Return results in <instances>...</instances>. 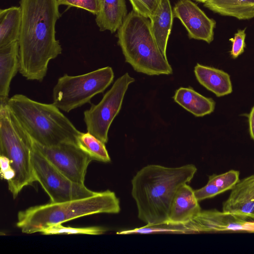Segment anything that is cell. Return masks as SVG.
I'll return each mask as SVG.
<instances>
[{
    "label": "cell",
    "instance_id": "cell-1",
    "mask_svg": "<svg viewBox=\"0 0 254 254\" xmlns=\"http://www.w3.org/2000/svg\"><path fill=\"white\" fill-rule=\"evenodd\" d=\"M22 20L19 39L20 73L26 79L43 81L49 63L62 52L56 37L61 14L57 0H20Z\"/></svg>",
    "mask_w": 254,
    "mask_h": 254
},
{
    "label": "cell",
    "instance_id": "cell-2",
    "mask_svg": "<svg viewBox=\"0 0 254 254\" xmlns=\"http://www.w3.org/2000/svg\"><path fill=\"white\" fill-rule=\"evenodd\" d=\"M196 171L192 164L176 167L150 164L142 167L131 181V194L138 219L149 226L167 224L176 193L192 180Z\"/></svg>",
    "mask_w": 254,
    "mask_h": 254
},
{
    "label": "cell",
    "instance_id": "cell-3",
    "mask_svg": "<svg viewBox=\"0 0 254 254\" xmlns=\"http://www.w3.org/2000/svg\"><path fill=\"white\" fill-rule=\"evenodd\" d=\"M7 106L36 143L48 147L64 143L77 145L81 131L53 103H40L17 94L9 98Z\"/></svg>",
    "mask_w": 254,
    "mask_h": 254
},
{
    "label": "cell",
    "instance_id": "cell-4",
    "mask_svg": "<svg viewBox=\"0 0 254 254\" xmlns=\"http://www.w3.org/2000/svg\"><path fill=\"white\" fill-rule=\"evenodd\" d=\"M120 211L119 198L114 191L107 190L88 197L58 203L50 202L20 211L16 226L23 233H40L49 226L83 216L117 214Z\"/></svg>",
    "mask_w": 254,
    "mask_h": 254
},
{
    "label": "cell",
    "instance_id": "cell-5",
    "mask_svg": "<svg viewBox=\"0 0 254 254\" xmlns=\"http://www.w3.org/2000/svg\"><path fill=\"white\" fill-rule=\"evenodd\" d=\"M117 32L118 43L125 61L134 70L148 75L172 74L173 69L155 41L147 18L132 10Z\"/></svg>",
    "mask_w": 254,
    "mask_h": 254
},
{
    "label": "cell",
    "instance_id": "cell-6",
    "mask_svg": "<svg viewBox=\"0 0 254 254\" xmlns=\"http://www.w3.org/2000/svg\"><path fill=\"white\" fill-rule=\"evenodd\" d=\"M33 140L9 110L7 103L0 102V154L7 157L15 176L7 182L15 198L22 189L36 181L33 168Z\"/></svg>",
    "mask_w": 254,
    "mask_h": 254
},
{
    "label": "cell",
    "instance_id": "cell-7",
    "mask_svg": "<svg viewBox=\"0 0 254 254\" xmlns=\"http://www.w3.org/2000/svg\"><path fill=\"white\" fill-rule=\"evenodd\" d=\"M114 77L112 68L106 66L81 75L64 74L58 79L52 92L53 104L65 112L90 103L103 93Z\"/></svg>",
    "mask_w": 254,
    "mask_h": 254
},
{
    "label": "cell",
    "instance_id": "cell-8",
    "mask_svg": "<svg viewBox=\"0 0 254 254\" xmlns=\"http://www.w3.org/2000/svg\"><path fill=\"white\" fill-rule=\"evenodd\" d=\"M134 81L128 73L119 77L97 104H92L83 113L87 131L104 143L108 141V131L119 114L125 95L130 84Z\"/></svg>",
    "mask_w": 254,
    "mask_h": 254
},
{
    "label": "cell",
    "instance_id": "cell-9",
    "mask_svg": "<svg viewBox=\"0 0 254 254\" xmlns=\"http://www.w3.org/2000/svg\"><path fill=\"white\" fill-rule=\"evenodd\" d=\"M32 164L36 181L39 182L50 198L58 203L88 197L97 192L84 184L75 183L55 168L33 147Z\"/></svg>",
    "mask_w": 254,
    "mask_h": 254
},
{
    "label": "cell",
    "instance_id": "cell-10",
    "mask_svg": "<svg viewBox=\"0 0 254 254\" xmlns=\"http://www.w3.org/2000/svg\"><path fill=\"white\" fill-rule=\"evenodd\" d=\"M178 234H194L223 232L254 233V215L219 211L201 210L194 218L186 224L175 227Z\"/></svg>",
    "mask_w": 254,
    "mask_h": 254
},
{
    "label": "cell",
    "instance_id": "cell-11",
    "mask_svg": "<svg viewBox=\"0 0 254 254\" xmlns=\"http://www.w3.org/2000/svg\"><path fill=\"white\" fill-rule=\"evenodd\" d=\"M33 145L34 148L69 179L78 184H84L88 166L93 159L76 144L64 143L48 147L33 141Z\"/></svg>",
    "mask_w": 254,
    "mask_h": 254
},
{
    "label": "cell",
    "instance_id": "cell-12",
    "mask_svg": "<svg viewBox=\"0 0 254 254\" xmlns=\"http://www.w3.org/2000/svg\"><path fill=\"white\" fill-rule=\"evenodd\" d=\"M174 17L178 18L187 30L190 39L210 44L214 39L216 21L190 0H179L173 8Z\"/></svg>",
    "mask_w": 254,
    "mask_h": 254
},
{
    "label": "cell",
    "instance_id": "cell-13",
    "mask_svg": "<svg viewBox=\"0 0 254 254\" xmlns=\"http://www.w3.org/2000/svg\"><path fill=\"white\" fill-rule=\"evenodd\" d=\"M201 211L194 190L188 184L177 191L172 201L167 224H186L196 217Z\"/></svg>",
    "mask_w": 254,
    "mask_h": 254
},
{
    "label": "cell",
    "instance_id": "cell-14",
    "mask_svg": "<svg viewBox=\"0 0 254 254\" xmlns=\"http://www.w3.org/2000/svg\"><path fill=\"white\" fill-rule=\"evenodd\" d=\"M222 211L254 215V174L235 185L223 203Z\"/></svg>",
    "mask_w": 254,
    "mask_h": 254
},
{
    "label": "cell",
    "instance_id": "cell-15",
    "mask_svg": "<svg viewBox=\"0 0 254 254\" xmlns=\"http://www.w3.org/2000/svg\"><path fill=\"white\" fill-rule=\"evenodd\" d=\"M19 70L18 41L0 48V102L7 103L10 83Z\"/></svg>",
    "mask_w": 254,
    "mask_h": 254
},
{
    "label": "cell",
    "instance_id": "cell-16",
    "mask_svg": "<svg viewBox=\"0 0 254 254\" xmlns=\"http://www.w3.org/2000/svg\"><path fill=\"white\" fill-rule=\"evenodd\" d=\"M173 11L170 0H160L150 17L151 30L162 54L167 58L166 49L173 22Z\"/></svg>",
    "mask_w": 254,
    "mask_h": 254
},
{
    "label": "cell",
    "instance_id": "cell-17",
    "mask_svg": "<svg viewBox=\"0 0 254 254\" xmlns=\"http://www.w3.org/2000/svg\"><path fill=\"white\" fill-rule=\"evenodd\" d=\"M194 72L198 82L217 97H222L232 92L230 76L225 71L197 64L194 67Z\"/></svg>",
    "mask_w": 254,
    "mask_h": 254
},
{
    "label": "cell",
    "instance_id": "cell-18",
    "mask_svg": "<svg viewBox=\"0 0 254 254\" xmlns=\"http://www.w3.org/2000/svg\"><path fill=\"white\" fill-rule=\"evenodd\" d=\"M99 6L95 22L100 31L115 32L127 14L125 0H99Z\"/></svg>",
    "mask_w": 254,
    "mask_h": 254
},
{
    "label": "cell",
    "instance_id": "cell-19",
    "mask_svg": "<svg viewBox=\"0 0 254 254\" xmlns=\"http://www.w3.org/2000/svg\"><path fill=\"white\" fill-rule=\"evenodd\" d=\"M174 101L197 117L209 115L214 111L215 102L188 87L178 89L173 96Z\"/></svg>",
    "mask_w": 254,
    "mask_h": 254
},
{
    "label": "cell",
    "instance_id": "cell-20",
    "mask_svg": "<svg viewBox=\"0 0 254 254\" xmlns=\"http://www.w3.org/2000/svg\"><path fill=\"white\" fill-rule=\"evenodd\" d=\"M204 6L221 15L239 20L254 18V0H208Z\"/></svg>",
    "mask_w": 254,
    "mask_h": 254
},
{
    "label": "cell",
    "instance_id": "cell-21",
    "mask_svg": "<svg viewBox=\"0 0 254 254\" xmlns=\"http://www.w3.org/2000/svg\"><path fill=\"white\" fill-rule=\"evenodd\" d=\"M240 172L231 170L222 174L209 176L207 183L194 190L198 201L214 197L226 191L231 190L239 182Z\"/></svg>",
    "mask_w": 254,
    "mask_h": 254
},
{
    "label": "cell",
    "instance_id": "cell-22",
    "mask_svg": "<svg viewBox=\"0 0 254 254\" xmlns=\"http://www.w3.org/2000/svg\"><path fill=\"white\" fill-rule=\"evenodd\" d=\"M21 20L20 6L0 10V48L18 40Z\"/></svg>",
    "mask_w": 254,
    "mask_h": 254
},
{
    "label": "cell",
    "instance_id": "cell-23",
    "mask_svg": "<svg viewBox=\"0 0 254 254\" xmlns=\"http://www.w3.org/2000/svg\"><path fill=\"white\" fill-rule=\"evenodd\" d=\"M77 145L93 160L104 163L111 161L105 143L88 131L80 132L77 138Z\"/></svg>",
    "mask_w": 254,
    "mask_h": 254
},
{
    "label": "cell",
    "instance_id": "cell-24",
    "mask_svg": "<svg viewBox=\"0 0 254 254\" xmlns=\"http://www.w3.org/2000/svg\"><path fill=\"white\" fill-rule=\"evenodd\" d=\"M107 229L101 226H92L87 227L73 228L63 226L59 224L49 226L40 233L43 235H59V234H85L91 235H99L105 233Z\"/></svg>",
    "mask_w": 254,
    "mask_h": 254
},
{
    "label": "cell",
    "instance_id": "cell-25",
    "mask_svg": "<svg viewBox=\"0 0 254 254\" xmlns=\"http://www.w3.org/2000/svg\"><path fill=\"white\" fill-rule=\"evenodd\" d=\"M160 0H129L133 10L138 14L150 18L157 8Z\"/></svg>",
    "mask_w": 254,
    "mask_h": 254
},
{
    "label": "cell",
    "instance_id": "cell-26",
    "mask_svg": "<svg viewBox=\"0 0 254 254\" xmlns=\"http://www.w3.org/2000/svg\"><path fill=\"white\" fill-rule=\"evenodd\" d=\"M59 5H64L88 11L96 15L99 11V0H57Z\"/></svg>",
    "mask_w": 254,
    "mask_h": 254
},
{
    "label": "cell",
    "instance_id": "cell-27",
    "mask_svg": "<svg viewBox=\"0 0 254 254\" xmlns=\"http://www.w3.org/2000/svg\"><path fill=\"white\" fill-rule=\"evenodd\" d=\"M245 30L246 28L244 29H238L237 32L234 34V37L229 39L232 43L230 54L234 59L237 58L242 55L244 52L245 48L246 47L245 43L246 33Z\"/></svg>",
    "mask_w": 254,
    "mask_h": 254
},
{
    "label": "cell",
    "instance_id": "cell-28",
    "mask_svg": "<svg viewBox=\"0 0 254 254\" xmlns=\"http://www.w3.org/2000/svg\"><path fill=\"white\" fill-rule=\"evenodd\" d=\"M0 166L1 178L7 182L15 176V171L11 165L10 160L6 156L0 155Z\"/></svg>",
    "mask_w": 254,
    "mask_h": 254
},
{
    "label": "cell",
    "instance_id": "cell-29",
    "mask_svg": "<svg viewBox=\"0 0 254 254\" xmlns=\"http://www.w3.org/2000/svg\"><path fill=\"white\" fill-rule=\"evenodd\" d=\"M249 123V130L252 139L254 141V105L250 113L247 115Z\"/></svg>",
    "mask_w": 254,
    "mask_h": 254
},
{
    "label": "cell",
    "instance_id": "cell-30",
    "mask_svg": "<svg viewBox=\"0 0 254 254\" xmlns=\"http://www.w3.org/2000/svg\"><path fill=\"white\" fill-rule=\"evenodd\" d=\"M194 0L198 1V2H202L204 3L208 0Z\"/></svg>",
    "mask_w": 254,
    "mask_h": 254
}]
</instances>
